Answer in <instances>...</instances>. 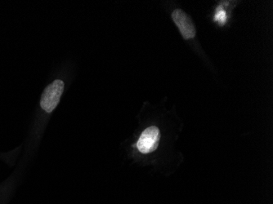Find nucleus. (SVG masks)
<instances>
[{
  "instance_id": "obj_1",
  "label": "nucleus",
  "mask_w": 273,
  "mask_h": 204,
  "mask_svg": "<svg viewBox=\"0 0 273 204\" xmlns=\"http://www.w3.org/2000/svg\"><path fill=\"white\" fill-rule=\"evenodd\" d=\"M63 90H64L63 81L57 79L49 84L44 89L41 97L40 105L42 109L47 113L53 111L59 103Z\"/></svg>"
},
{
  "instance_id": "obj_2",
  "label": "nucleus",
  "mask_w": 273,
  "mask_h": 204,
  "mask_svg": "<svg viewBox=\"0 0 273 204\" xmlns=\"http://www.w3.org/2000/svg\"><path fill=\"white\" fill-rule=\"evenodd\" d=\"M160 139L159 128L156 126L149 127L143 131L139 140L137 143V147L142 154H149L156 150Z\"/></svg>"
},
{
  "instance_id": "obj_3",
  "label": "nucleus",
  "mask_w": 273,
  "mask_h": 204,
  "mask_svg": "<svg viewBox=\"0 0 273 204\" xmlns=\"http://www.w3.org/2000/svg\"><path fill=\"white\" fill-rule=\"evenodd\" d=\"M172 18L180 31L184 39H191L195 36V27L191 17L182 9H175L172 13Z\"/></svg>"
},
{
  "instance_id": "obj_4",
  "label": "nucleus",
  "mask_w": 273,
  "mask_h": 204,
  "mask_svg": "<svg viewBox=\"0 0 273 204\" xmlns=\"http://www.w3.org/2000/svg\"><path fill=\"white\" fill-rule=\"evenodd\" d=\"M214 20L216 21L219 25L224 26L227 22V13L224 9H222L221 7H219L217 10L216 14H215V17Z\"/></svg>"
}]
</instances>
